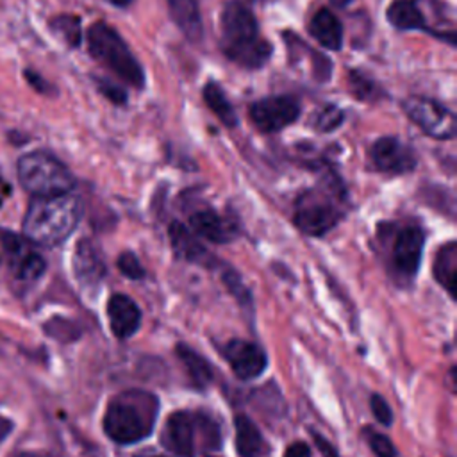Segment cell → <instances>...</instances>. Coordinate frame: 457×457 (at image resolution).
<instances>
[{
	"label": "cell",
	"instance_id": "obj_35",
	"mask_svg": "<svg viewBox=\"0 0 457 457\" xmlns=\"http://www.w3.org/2000/svg\"><path fill=\"white\" fill-rule=\"evenodd\" d=\"M11 427V423L7 421V420H4V418H0V441L9 434V428Z\"/></svg>",
	"mask_w": 457,
	"mask_h": 457
},
{
	"label": "cell",
	"instance_id": "obj_21",
	"mask_svg": "<svg viewBox=\"0 0 457 457\" xmlns=\"http://www.w3.org/2000/svg\"><path fill=\"white\" fill-rule=\"evenodd\" d=\"M389 23L400 30H423L432 32L425 21L423 12L412 0H395L386 11Z\"/></svg>",
	"mask_w": 457,
	"mask_h": 457
},
{
	"label": "cell",
	"instance_id": "obj_23",
	"mask_svg": "<svg viewBox=\"0 0 457 457\" xmlns=\"http://www.w3.org/2000/svg\"><path fill=\"white\" fill-rule=\"evenodd\" d=\"M202 96H204V102L207 104V107L211 109V112H214L225 127L232 129L237 125V114H236L232 104L228 102V98L225 96V91L221 89L220 84H216L214 80L207 82L202 89Z\"/></svg>",
	"mask_w": 457,
	"mask_h": 457
},
{
	"label": "cell",
	"instance_id": "obj_31",
	"mask_svg": "<svg viewBox=\"0 0 457 457\" xmlns=\"http://www.w3.org/2000/svg\"><path fill=\"white\" fill-rule=\"evenodd\" d=\"M370 405H371V411H373V414H375L378 423H382L384 427H389L393 423L391 407H389V403L380 395H371Z\"/></svg>",
	"mask_w": 457,
	"mask_h": 457
},
{
	"label": "cell",
	"instance_id": "obj_27",
	"mask_svg": "<svg viewBox=\"0 0 457 457\" xmlns=\"http://www.w3.org/2000/svg\"><path fill=\"white\" fill-rule=\"evenodd\" d=\"M345 121V112L334 105V104H327L323 105L312 118V125L318 132H332L336 130L341 123Z\"/></svg>",
	"mask_w": 457,
	"mask_h": 457
},
{
	"label": "cell",
	"instance_id": "obj_32",
	"mask_svg": "<svg viewBox=\"0 0 457 457\" xmlns=\"http://www.w3.org/2000/svg\"><path fill=\"white\" fill-rule=\"evenodd\" d=\"M23 75H25V80H27L39 95H50V93L54 91V86H52L46 79H43L37 71L27 68V70L23 71Z\"/></svg>",
	"mask_w": 457,
	"mask_h": 457
},
{
	"label": "cell",
	"instance_id": "obj_26",
	"mask_svg": "<svg viewBox=\"0 0 457 457\" xmlns=\"http://www.w3.org/2000/svg\"><path fill=\"white\" fill-rule=\"evenodd\" d=\"M348 86H350L352 95L359 100H364V102L377 100L382 95L380 89L377 87V84L373 82V79H370L368 75H364L359 70H352L348 73Z\"/></svg>",
	"mask_w": 457,
	"mask_h": 457
},
{
	"label": "cell",
	"instance_id": "obj_25",
	"mask_svg": "<svg viewBox=\"0 0 457 457\" xmlns=\"http://www.w3.org/2000/svg\"><path fill=\"white\" fill-rule=\"evenodd\" d=\"M48 27L70 48H77L82 43V25L75 14H57L50 20Z\"/></svg>",
	"mask_w": 457,
	"mask_h": 457
},
{
	"label": "cell",
	"instance_id": "obj_15",
	"mask_svg": "<svg viewBox=\"0 0 457 457\" xmlns=\"http://www.w3.org/2000/svg\"><path fill=\"white\" fill-rule=\"evenodd\" d=\"M189 225L196 236L211 243L223 245L237 237V225L230 218L221 216L211 209L193 212L189 216Z\"/></svg>",
	"mask_w": 457,
	"mask_h": 457
},
{
	"label": "cell",
	"instance_id": "obj_29",
	"mask_svg": "<svg viewBox=\"0 0 457 457\" xmlns=\"http://www.w3.org/2000/svg\"><path fill=\"white\" fill-rule=\"evenodd\" d=\"M366 439H368V445H370V448L373 450V453L377 457H400V453L395 448V445L391 443V439L386 437L384 434L366 430Z\"/></svg>",
	"mask_w": 457,
	"mask_h": 457
},
{
	"label": "cell",
	"instance_id": "obj_36",
	"mask_svg": "<svg viewBox=\"0 0 457 457\" xmlns=\"http://www.w3.org/2000/svg\"><path fill=\"white\" fill-rule=\"evenodd\" d=\"M105 2H109L114 7H129L134 0H105Z\"/></svg>",
	"mask_w": 457,
	"mask_h": 457
},
{
	"label": "cell",
	"instance_id": "obj_4",
	"mask_svg": "<svg viewBox=\"0 0 457 457\" xmlns=\"http://www.w3.org/2000/svg\"><path fill=\"white\" fill-rule=\"evenodd\" d=\"M86 41L91 57L111 70L120 80L136 89L145 87V70L111 25L95 21L86 32Z\"/></svg>",
	"mask_w": 457,
	"mask_h": 457
},
{
	"label": "cell",
	"instance_id": "obj_9",
	"mask_svg": "<svg viewBox=\"0 0 457 457\" xmlns=\"http://www.w3.org/2000/svg\"><path fill=\"white\" fill-rule=\"evenodd\" d=\"M0 245L7 257L11 275L16 282L29 284L37 280L43 275L46 262L43 255L32 248V243L27 241L23 236H16L12 232H2Z\"/></svg>",
	"mask_w": 457,
	"mask_h": 457
},
{
	"label": "cell",
	"instance_id": "obj_10",
	"mask_svg": "<svg viewBox=\"0 0 457 457\" xmlns=\"http://www.w3.org/2000/svg\"><path fill=\"white\" fill-rule=\"evenodd\" d=\"M425 246V230L412 223L396 230L391 243V268L400 280H411L421 262Z\"/></svg>",
	"mask_w": 457,
	"mask_h": 457
},
{
	"label": "cell",
	"instance_id": "obj_18",
	"mask_svg": "<svg viewBox=\"0 0 457 457\" xmlns=\"http://www.w3.org/2000/svg\"><path fill=\"white\" fill-rule=\"evenodd\" d=\"M236 428V452L239 457H270L271 450L257 425L245 414L234 420Z\"/></svg>",
	"mask_w": 457,
	"mask_h": 457
},
{
	"label": "cell",
	"instance_id": "obj_1",
	"mask_svg": "<svg viewBox=\"0 0 457 457\" xmlns=\"http://www.w3.org/2000/svg\"><path fill=\"white\" fill-rule=\"evenodd\" d=\"M82 218V202L75 193L34 196L23 216V237L32 245L55 246L66 241Z\"/></svg>",
	"mask_w": 457,
	"mask_h": 457
},
{
	"label": "cell",
	"instance_id": "obj_16",
	"mask_svg": "<svg viewBox=\"0 0 457 457\" xmlns=\"http://www.w3.org/2000/svg\"><path fill=\"white\" fill-rule=\"evenodd\" d=\"M107 318L112 334L120 339H125L139 328L141 311L130 296L114 293L107 302Z\"/></svg>",
	"mask_w": 457,
	"mask_h": 457
},
{
	"label": "cell",
	"instance_id": "obj_7",
	"mask_svg": "<svg viewBox=\"0 0 457 457\" xmlns=\"http://www.w3.org/2000/svg\"><path fill=\"white\" fill-rule=\"evenodd\" d=\"M21 187L32 196H52L71 193L77 180L68 166L46 150L23 154L16 164Z\"/></svg>",
	"mask_w": 457,
	"mask_h": 457
},
{
	"label": "cell",
	"instance_id": "obj_20",
	"mask_svg": "<svg viewBox=\"0 0 457 457\" xmlns=\"http://www.w3.org/2000/svg\"><path fill=\"white\" fill-rule=\"evenodd\" d=\"M309 32L327 50L337 52L343 46V27L330 9H320L309 21Z\"/></svg>",
	"mask_w": 457,
	"mask_h": 457
},
{
	"label": "cell",
	"instance_id": "obj_34",
	"mask_svg": "<svg viewBox=\"0 0 457 457\" xmlns=\"http://www.w3.org/2000/svg\"><path fill=\"white\" fill-rule=\"evenodd\" d=\"M284 457H312V455H311V448L305 443L296 441L287 446Z\"/></svg>",
	"mask_w": 457,
	"mask_h": 457
},
{
	"label": "cell",
	"instance_id": "obj_17",
	"mask_svg": "<svg viewBox=\"0 0 457 457\" xmlns=\"http://www.w3.org/2000/svg\"><path fill=\"white\" fill-rule=\"evenodd\" d=\"M168 234L171 246L182 259L202 266H212V262H216L214 255H211L209 250L198 241L196 234L186 228L180 221H171L168 227Z\"/></svg>",
	"mask_w": 457,
	"mask_h": 457
},
{
	"label": "cell",
	"instance_id": "obj_38",
	"mask_svg": "<svg viewBox=\"0 0 457 457\" xmlns=\"http://www.w3.org/2000/svg\"><path fill=\"white\" fill-rule=\"evenodd\" d=\"M237 2H241V4H245V2H257V0H237Z\"/></svg>",
	"mask_w": 457,
	"mask_h": 457
},
{
	"label": "cell",
	"instance_id": "obj_33",
	"mask_svg": "<svg viewBox=\"0 0 457 457\" xmlns=\"http://www.w3.org/2000/svg\"><path fill=\"white\" fill-rule=\"evenodd\" d=\"M312 437H314V443H316V446H318V450L321 452L323 457H339L337 450L332 446V443H328V439H325L318 432H312Z\"/></svg>",
	"mask_w": 457,
	"mask_h": 457
},
{
	"label": "cell",
	"instance_id": "obj_22",
	"mask_svg": "<svg viewBox=\"0 0 457 457\" xmlns=\"http://www.w3.org/2000/svg\"><path fill=\"white\" fill-rule=\"evenodd\" d=\"M434 277L436 280L448 291L452 298H455L457 286V245L450 241L443 245L434 259Z\"/></svg>",
	"mask_w": 457,
	"mask_h": 457
},
{
	"label": "cell",
	"instance_id": "obj_5",
	"mask_svg": "<svg viewBox=\"0 0 457 457\" xmlns=\"http://www.w3.org/2000/svg\"><path fill=\"white\" fill-rule=\"evenodd\" d=\"M161 443L179 457H196L198 452L220 446V430L205 414L177 411L164 421Z\"/></svg>",
	"mask_w": 457,
	"mask_h": 457
},
{
	"label": "cell",
	"instance_id": "obj_11",
	"mask_svg": "<svg viewBox=\"0 0 457 457\" xmlns=\"http://www.w3.org/2000/svg\"><path fill=\"white\" fill-rule=\"evenodd\" d=\"M248 114L257 130L264 134H273L296 121V118L300 116V104L296 102V98L287 95L266 96L253 102Z\"/></svg>",
	"mask_w": 457,
	"mask_h": 457
},
{
	"label": "cell",
	"instance_id": "obj_3",
	"mask_svg": "<svg viewBox=\"0 0 457 457\" xmlns=\"http://www.w3.org/2000/svg\"><path fill=\"white\" fill-rule=\"evenodd\" d=\"M159 402L146 391H125L112 398L104 414V432L118 445H132L146 437L157 416Z\"/></svg>",
	"mask_w": 457,
	"mask_h": 457
},
{
	"label": "cell",
	"instance_id": "obj_30",
	"mask_svg": "<svg viewBox=\"0 0 457 457\" xmlns=\"http://www.w3.org/2000/svg\"><path fill=\"white\" fill-rule=\"evenodd\" d=\"M95 84H96L98 91L107 100H111L112 104H116V105H125L127 104V91L121 86H118L112 80L104 79V77H95Z\"/></svg>",
	"mask_w": 457,
	"mask_h": 457
},
{
	"label": "cell",
	"instance_id": "obj_19",
	"mask_svg": "<svg viewBox=\"0 0 457 457\" xmlns=\"http://www.w3.org/2000/svg\"><path fill=\"white\" fill-rule=\"evenodd\" d=\"M168 11L177 29L193 43L204 36L202 16L196 0H168Z\"/></svg>",
	"mask_w": 457,
	"mask_h": 457
},
{
	"label": "cell",
	"instance_id": "obj_28",
	"mask_svg": "<svg viewBox=\"0 0 457 457\" xmlns=\"http://www.w3.org/2000/svg\"><path fill=\"white\" fill-rule=\"evenodd\" d=\"M116 266L118 270L121 271V275H125L127 278H132V280H139L145 277V270L139 262V259L136 257L134 252H121L118 261H116Z\"/></svg>",
	"mask_w": 457,
	"mask_h": 457
},
{
	"label": "cell",
	"instance_id": "obj_6",
	"mask_svg": "<svg viewBox=\"0 0 457 457\" xmlns=\"http://www.w3.org/2000/svg\"><path fill=\"white\" fill-rule=\"evenodd\" d=\"M345 189L337 177L325 180L323 187L309 189L298 196L295 205V225L307 236H323L343 218Z\"/></svg>",
	"mask_w": 457,
	"mask_h": 457
},
{
	"label": "cell",
	"instance_id": "obj_14",
	"mask_svg": "<svg viewBox=\"0 0 457 457\" xmlns=\"http://www.w3.org/2000/svg\"><path fill=\"white\" fill-rule=\"evenodd\" d=\"M73 273L82 287H96L105 277V262L91 239H80L73 252Z\"/></svg>",
	"mask_w": 457,
	"mask_h": 457
},
{
	"label": "cell",
	"instance_id": "obj_24",
	"mask_svg": "<svg viewBox=\"0 0 457 457\" xmlns=\"http://www.w3.org/2000/svg\"><path fill=\"white\" fill-rule=\"evenodd\" d=\"M177 355H179L180 362L186 366L191 380L198 387H204L211 382L212 370H211L209 362L202 355H198L193 348H189L187 345H177Z\"/></svg>",
	"mask_w": 457,
	"mask_h": 457
},
{
	"label": "cell",
	"instance_id": "obj_39",
	"mask_svg": "<svg viewBox=\"0 0 457 457\" xmlns=\"http://www.w3.org/2000/svg\"><path fill=\"white\" fill-rule=\"evenodd\" d=\"M154 457H164V455H154Z\"/></svg>",
	"mask_w": 457,
	"mask_h": 457
},
{
	"label": "cell",
	"instance_id": "obj_12",
	"mask_svg": "<svg viewBox=\"0 0 457 457\" xmlns=\"http://www.w3.org/2000/svg\"><path fill=\"white\" fill-rule=\"evenodd\" d=\"M373 170L387 175H403L416 168V152L395 136H382L370 148Z\"/></svg>",
	"mask_w": 457,
	"mask_h": 457
},
{
	"label": "cell",
	"instance_id": "obj_37",
	"mask_svg": "<svg viewBox=\"0 0 457 457\" xmlns=\"http://www.w3.org/2000/svg\"><path fill=\"white\" fill-rule=\"evenodd\" d=\"M350 2H352V0H330V4H332L334 7H339V9L346 7Z\"/></svg>",
	"mask_w": 457,
	"mask_h": 457
},
{
	"label": "cell",
	"instance_id": "obj_13",
	"mask_svg": "<svg viewBox=\"0 0 457 457\" xmlns=\"http://www.w3.org/2000/svg\"><path fill=\"white\" fill-rule=\"evenodd\" d=\"M225 359L230 364L236 377L243 380L259 377L268 364L264 350L259 345L243 339H232L227 343Z\"/></svg>",
	"mask_w": 457,
	"mask_h": 457
},
{
	"label": "cell",
	"instance_id": "obj_8",
	"mask_svg": "<svg viewBox=\"0 0 457 457\" xmlns=\"http://www.w3.org/2000/svg\"><path fill=\"white\" fill-rule=\"evenodd\" d=\"M402 109L427 136L434 139H453L457 121L455 114L437 100L411 95L402 100Z\"/></svg>",
	"mask_w": 457,
	"mask_h": 457
},
{
	"label": "cell",
	"instance_id": "obj_2",
	"mask_svg": "<svg viewBox=\"0 0 457 457\" xmlns=\"http://www.w3.org/2000/svg\"><path fill=\"white\" fill-rule=\"evenodd\" d=\"M220 46L225 57L246 70L262 68L271 54V45L261 37L253 12L241 2H228L220 16Z\"/></svg>",
	"mask_w": 457,
	"mask_h": 457
}]
</instances>
